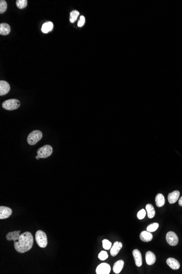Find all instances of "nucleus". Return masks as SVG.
Listing matches in <instances>:
<instances>
[{"label": "nucleus", "mask_w": 182, "mask_h": 274, "mask_svg": "<svg viewBox=\"0 0 182 274\" xmlns=\"http://www.w3.org/2000/svg\"><path fill=\"white\" fill-rule=\"evenodd\" d=\"M33 244V238L30 232H25L20 235L18 241L14 242V248L19 253H25L32 249Z\"/></svg>", "instance_id": "1"}, {"label": "nucleus", "mask_w": 182, "mask_h": 274, "mask_svg": "<svg viewBox=\"0 0 182 274\" xmlns=\"http://www.w3.org/2000/svg\"><path fill=\"white\" fill-rule=\"evenodd\" d=\"M43 137V133L40 130H34L30 133L28 136L27 141L28 144L31 146H33L42 139Z\"/></svg>", "instance_id": "2"}, {"label": "nucleus", "mask_w": 182, "mask_h": 274, "mask_svg": "<svg viewBox=\"0 0 182 274\" xmlns=\"http://www.w3.org/2000/svg\"><path fill=\"white\" fill-rule=\"evenodd\" d=\"M36 241L37 245L41 248H45L48 245V239L45 232L42 230H38L36 233Z\"/></svg>", "instance_id": "3"}, {"label": "nucleus", "mask_w": 182, "mask_h": 274, "mask_svg": "<svg viewBox=\"0 0 182 274\" xmlns=\"http://www.w3.org/2000/svg\"><path fill=\"white\" fill-rule=\"evenodd\" d=\"M20 106V102L17 99H12L5 101L2 103V107L8 111L18 109Z\"/></svg>", "instance_id": "4"}, {"label": "nucleus", "mask_w": 182, "mask_h": 274, "mask_svg": "<svg viewBox=\"0 0 182 274\" xmlns=\"http://www.w3.org/2000/svg\"><path fill=\"white\" fill-rule=\"evenodd\" d=\"M53 152V147L50 145H45L37 151V156L40 158H46L51 156Z\"/></svg>", "instance_id": "5"}, {"label": "nucleus", "mask_w": 182, "mask_h": 274, "mask_svg": "<svg viewBox=\"0 0 182 274\" xmlns=\"http://www.w3.org/2000/svg\"><path fill=\"white\" fill-rule=\"evenodd\" d=\"M166 239L167 243L172 246H176L179 241L177 235L173 232H169L167 233Z\"/></svg>", "instance_id": "6"}, {"label": "nucleus", "mask_w": 182, "mask_h": 274, "mask_svg": "<svg viewBox=\"0 0 182 274\" xmlns=\"http://www.w3.org/2000/svg\"><path fill=\"white\" fill-rule=\"evenodd\" d=\"M111 271V267L107 263H102L97 267L96 274H108Z\"/></svg>", "instance_id": "7"}, {"label": "nucleus", "mask_w": 182, "mask_h": 274, "mask_svg": "<svg viewBox=\"0 0 182 274\" xmlns=\"http://www.w3.org/2000/svg\"><path fill=\"white\" fill-rule=\"evenodd\" d=\"M12 214V210L6 206L0 207V219H8Z\"/></svg>", "instance_id": "8"}, {"label": "nucleus", "mask_w": 182, "mask_h": 274, "mask_svg": "<svg viewBox=\"0 0 182 274\" xmlns=\"http://www.w3.org/2000/svg\"><path fill=\"white\" fill-rule=\"evenodd\" d=\"M133 254L134 256L135 264L137 267H140L142 264V258L140 251L137 249L134 250V251H133Z\"/></svg>", "instance_id": "9"}, {"label": "nucleus", "mask_w": 182, "mask_h": 274, "mask_svg": "<svg viewBox=\"0 0 182 274\" xmlns=\"http://www.w3.org/2000/svg\"><path fill=\"white\" fill-rule=\"evenodd\" d=\"M122 244L120 242L116 241L114 243L112 247L111 248V255L113 257L117 256L120 250L122 248Z\"/></svg>", "instance_id": "10"}, {"label": "nucleus", "mask_w": 182, "mask_h": 274, "mask_svg": "<svg viewBox=\"0 0 182 274\" xmlns=\"http://www.w3.org/2000/svg\"><path fill=\"white\" fill-rule=\"evenodd\" d=\"M10 91V86L8 82L5 81H0V95L2 96L8 94Z\"/></svg>", "instance_id": "11"}, {"label": "nucleus", "mask_w": 182, "mask_h": 274, "mask_svg": "<svg viewBox=\"0 0 182 274\" xmlns=\"http://www.w3.org/2000/svg\"><path fill=\"white\" fill-rule=\"evenodd\" d=\"M146 261L148 265L154 264L156 261V256L154 253H153L151 251H148L146 254Z\"/></svg>", "instance_id": "12"}, {"label": "nucleus", "mask_w": 182, "mask_h": 274, "mask_svg": "<svg viewBox=\"0 0 182 274\" xmlns=\"http://www.w3.org/2000/svg\"><path fill=\"white\" fill-rule=\"evenodd\" d=\"M20 236V231H14L9 232L6 235V239L8 241H18Z\"/></svg>", "instance_id": "13"}, {"label": "nucleus", "mask_w": 182, "mask_h": 274, "mask_svg": "<svg viewBox=\"0 0 182 274\" xmlns=\"http://www.w3.org/2000/svg\"><path fill=\"white\" fill-rule=\"evenodd\" d=\"M166 263H167V264L172 269L178 270V269H180V263L175 258H168L166 260Z\"/></svg>", "instance_id": "14"}, {"label": "nucleus", "mask_w": 182, "mask_h": 274, "mask_svg": "<svg viewBox=\"0 0 182 274\" xmlns=\"http://www.w3.org/2000/svg\"><path fill=\"white\" fill-rule=\"evenodd\" d=\"M180 192L178 191H175L170 193L168 195V201L170 204H174L177 201L180 197Z\"/></svg>", "instance_id": "15"}, {"label": "nucleus", "mask_w": 182, "mask_h": 274, "mask_svg": "<svg viewBox=\"0 0 182 274\" xmlns=\"http://www.w3.org/2000/svg\"><path fill=\"white\" fill-rule=\"evenodd\" d=\"M140 239L143 242H150L153 239V235L151 232L147 231H143L141 232L140 235Z\"/></svg>", "instance_id": "16"}, {"label": "nucleus", "mask_w": 182, "mask_h": 274, "mask_svg": "<svg viewBox=\"0 0 182 274\" xmlns=\"http://www.w3.org/2000/svg\"><path fill=\"white\" fill-rule=\"evenodd\" d=\"M125 263L122 260H118L114 264L113 267V271L116 274H119L122 271L124 267Z\"/></svg>", "instance_id": "17"}, {"label": "nucleus", "mask_w": 182, "mask_h": 274, "mask_svg": "<svg viewBox=\"0 0 182 274\" xmlns=\"http://www.w3.org/2000/svg\"><path fill=\"white\" fill-rule=\"evenodd\" d=\"M11 31V27L7 23H2L0 25V34L2 35H8Z\"/></svg>", "instance_id": "18"}, {"label": "nucleus", "mask_w": 182, "mask_h": 274, "mask_svg": "<svg viewBox=\"0 0 182 274\" xmlns=\"http://www.w3.org/2000/svg\"><path fill=\"white\" fill-rule=\"evenodd\" d=\"M155 203L158 207L163 206L165 203V199L164 195L160 193L157 194L155 197Z\"/></svg>", "instance_id": "19"}, {"label": "nucleus", "mask_w": 182, "mask_h": 274, "mask_svg": "<svg viewBox=\"0 0 182 274\" xmlns=\"http://www.w3.org/2000/svg\"><path fill=\"white\" fill-rule=\"evenodd\" d=\"M53 23L51 21L46 22L42 26V31L44 33H47L53 30Z\"/></svg>", "instance_id": "20"}, {"label": "nucleus", "mask_w": 182, "mask_h": 274, "mask_svg": "<svg viewBox=\"0 0 182 274\" xmlns=\"http://www.w3.org/2000/svg\"><path fill=\"white\" fill-rule=\"evenodd\" d=\"M146 211L147 212L148 218L153 219L155 214V211L154 208L152 204H148L146 205Z\"/></svg>", "instance_id": "21"}, {"label": "nucleus", "mask_w": 182, "mask_h": 274, "mask_svg": "<svg viewBox=\"0 0 182 274\" xmlns=\"http://www.w3.org/2000/svg\"><path fill=\"white\" fill-rule=\"evenodd\" d=\"M79 15V12L78 11H73L70 14V21L72 23H74L77 20V18Z\"/></svg>", "instance_id": "22"}, {"label": "nucleus", "mask_w": 182, "mask_h": 274, "mask_svg": "<svg viewBox=\"0 0 182 274\" xmlns=\"http://www.w3.org/2000/svg\"><path fill=\"white\" fill-rule=\"evenodd\" d=\"M16 6L19 9L25 8L28 5L27 0H17L16 2Z\"/></svg>", "instance_id": "23"}, {"label": "nucleus", "mask_w": 182, "mask_h": 274, "mask_svg": "<svg viewBox=\"0 0 182 274\" xmlns=\"http://www.w3.org/2000/svg\"><path fill=\"white\" fill-rule=\"evenodd\" d=\"M159 227V224L157 223H152L148 225L147 228V230L149 232H154L157 230Z\"/></svg>", "instance_id": "24"}, {"label": "nucleus", "mask_w": 182, "mask_h": 274, "mask_svg": "<svg viewBox=\"0 0 182 274\" xmlns=\"http://www.w3.org/2000/svg\"><path fill=\"white\" fill-rule=\"evenodd\" d=\"M7 9V3L6 1H0V13H3Z\"/></svg>", "instance_id": "25"}, {"label": "nucleus", "mask_w": 182, "mask_h": 274, "mask_svg": "<svg viewBox=\"0 0 182 274\" xmlns=\"http://www.w3.org/2000/svg\"><path fill=\"white\" fill-rule=\"evenodd\" d=\"M103 247L105 250H108L111 248L112 244L110 241H109L108 240L104 239L103 240Z\"/></svg>", "instance_id": "26"}, {"label": "nucleus", "mask_w": 182, "mask_h": 274, "mask_svg": "<svg viewBox=\"0 0 182 274\" xmlns=\"http://www.w3.org/2000/svg\"><path fill=\"white\" fill-rule=\"evenodd\" d=\"M108 254L106 251H101L98 254V258L101 260H106L108 258Z\"/></svg>", "instance_id": "27"}, {"label": "nucleus", "mask_w": 182, "mask_h": 274, "mask_svg": "<svg viewBox=\"0 0 182 274\" xmlns=\"http://www.w3.org/2000/svg\"><path fill=\"white\" fill-rule=\"evenodd\" d=\"M146 214V212L144 209L141 210L140 211L138 212L137 214V217L139 219H142L145 217Z\"/></svg>", "instance_id": "28"}, {"label": "nucleus", "mask_w": 182, "mask_h": 274, "mask_svg": "<svg viewBox=\"0 0 182 274\" xmlns=\"http://www.w3.org/2000/svg\"><path fill=\"white\" fill-rule=\"evenodd\" d=\"M85 23V18L82 15L80 16V20H78V27H82L84 25Z\"/></svg>", "instance_id": "29"}, {"label": "nucleus", "mask_w": 182, "mask_h": 274, "mask_svg": "<svg viewBox=\"0 0 182 274\" xmlns=\"http://www.w3.org/2000/svg\"><path fill=\"white\" fill-rule=\"evenodd\" d=\"M178 204H179L180 206H182V197L180 198L179 201H178Z\"/></svg>", "instance_id": "30"}, {"label": "nucleus", "mask_w": 182, "mask_h": 274, "mask_svg": "<svg viewBox=\"0 0 182 274\" xmlns=\"http://www.w3.org/2000/svg\"><path fill=\"white\" fill-rule=\"evenodd\" d=\"M39 158H39V157H38V156H36V159H37V160H38V159H39Z\"/></svg>", "instance_id": "31"}]
</instances>
